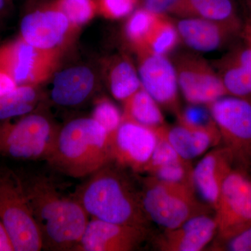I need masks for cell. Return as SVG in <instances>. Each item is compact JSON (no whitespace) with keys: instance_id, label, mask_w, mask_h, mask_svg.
<instances>
[{"instance_id":"f546056e","label":"cell","mask_w":251,"mask_h":251,"mask_svg":"<svg viewBox=\"0 0 251 251\" xmlns=\"http://www.w3.org/2000/svg\"><path fill=\"white\" fill-rule=\"evenodd\" d=\"M92 117L100 124L110 135L122 123L123 114L111 100L102 98L99 99L95 103Z\"/></svg>"},{"instance_id":"7a4b0ae2","label":"cell","mask_w":251,"mask_h":251,"mask_svg":"<svg viewBox=\"0 0 251 251\" xmlns=\"http://www.w3.org/2000/svg\"><path fill=\"white\" fill-rule=\"evenodd\" d=\"M122 171L111 162L90 175L72 196L92 219L148 227L140 191Z\"/></svg>"},{"instance_id":"d6a6232c","label":"cell","mask_w":251,"mask_h":251,"mask_svg":"<svg viewBox=\"0 0 251 251\" xmlns=\"http://www.w3.org/2000/svg\"><path fill=\"white\" fill-rule=\"evenodd\" d=\"M178 0H140L143 9L158 14L169 13Z\"/></svg>"},{"instance_id":"5b68a950","label":"cell","mask_w":251,"mask_h":251,"mask_svg":"<svg viewBox=\"0 0 251 251\" xmlns=\"http://www.w3.org/2000/svg\"><path fill=\"white\" fill-rule=\"evenodd\" d=\"M0 221L6 229L14 251L43 249L38 228L19 173L0 168Z\"/></svg>"},{"instance_id":"83f0119b","label":"cell","mask_w":251,"mask_h":251,"mask_svg":"<svg viewBox=\"0 0 251 251\" xmlns=\"http://www.w3.org/2000/svg\"><path fill=\"white\" fill-rule=\"evenodd\" d=\"M193 173L191 161L182 159L166 166L158 167L148 175L162 181L184 184L194 188Z\"/></svg>"},{"instance_id":"8fae6325","label":"cell","mask_w":251,"mask_h":251,"mask_svg":"<svg viewBox=\"0 0 251 251\" xmlns=\"http://www.w3.org/2000/svg\"><path fill=\"white\" fill-rule=\"evenodd\" d=\"M157 140L154 128L123 118L118 128L109 135L111 162L134 173H144Z\"/></svg>"},{"instance_id":"d590c367","label":"cell","mask_w":251,"mask_h":251,"mask_svg":"<svg viewBox=\"0 0 251 251\" xmlns=\"http://www.w3.org/2000/svg\"><path fill=\"white\" fill-rule=\"evenodd\" d=\"M10 0H0V19L4 18L9 13Z\"/></svg>"},{"instance_id":"9c48e42d","label":"cell","mask_w":251,"mask_h":251,"mask_svg":"<svg viewBox=\"0 0 251 251\" xmlns=\"http://www.w3.org/2000/svg\"><path fill=\"white\" fill-rule=\"evenodd\" d=\"M61 54L36 49L21 38L0 47V69L18 85L39 86L54 74Z\"/></svg>"},{"instance_id":"9a60e30c","label":"cell","mask_w":251,"mask_h":251,"mask_svg":"<svg viewBox=\"0 0 251 251\" xmlns=\"http://www.w3.org/2000/svg\"><path fill=\"white\" fill-rule=\"evenodd\" d=\"M175 25L180 40L200 52L221 49L242 35L244 27L242 23H220L197 18H182Z\"/></svg>"},{"instance_id":"e0dca14e","label":"cell","mask_w":251,"mask_h":251,"mask_svg":"<svg viewBox=\"0 0 251 251\" xmlns=\"http://www.w3.org/2000/svg\"><path fill=\"white\" fill-rule=\"evenodd\" d=\"M234 168L232 157L224 147L213 149L193 168L195 190L214 210L225 179Z\"/></svg>"},{"instance_id":"836d02e7","label":"cell","mask_w":251,"mask_h":251,"mask_svg":"<svg viewBox=\"0 0 251 251\" xmlns=\"http://www.w3.org/2000/svg\"><path fill=\"white\" fill-rule=\"evenodd\" d=\"M18 86L7 72L0 69V98L13 92Z\"/></svg>"},{"instance_id":"74e56055","label":"cell","mask_w":251,"mask_h":251,"mask_svg":"<svg viewBox=\"0 0 251 251\" xmlns=\"http://www.w3.org/2000/svg\"><path fill=\"white\" fill-rule=\"evenodd\" d=\"M242 37L244 41H247L248 44L251 46V31L247 28L243 27Z\"/></svg>"},{"instance_id":"d4e9b609","label":"cell","mask_w":251,"mask_h":251,"mask_svg":"<svg viewBox=\"0 0 251 251\" xmlns=\"http://www.w3.org/2000/svg\"><path fill=\"white\" fill-rule=\"evenodd\" d=\"M148 10H137L130 15L126 24L125 32L127 39L135 50L144 49L149 36L162 16Z\"/></svg>"},{"instance_id":"1f68e13d","label":"cell","mask_w":251,"mask_h":251,"mask_svg":"<svg viewBox=\"0 0 251 251\" xmlns=\"http://www.w3.org/2000/svg\"><path fill=\"white\" fill-rule=\"evenodd\" d=\"M211 251H251V225L223 240H215Z\"/></svg>"},{"instance_id":"ac0fdd59","label":"cell","mask_w":251,"mask_h":251,"mask_svg":"<svg viewBox=\"0 0 251 251\" xmlns=\"http://www.w3.org/2000/svg\"><path fill=\"white\" fill-rule=\"evenodd\" d=\"M94 72L85 66L63 69L54 75L50 99L59 106L75 107L85 102L95 90Z\"/></svg>"},{"instance_id":"8d00e7d4","label":"cell","mask_w":251,"mask_h":251,"mask_svg":"<svg viewBox=\"0 0 251 251\" xmlns=\"http://www.w3.org/2000/svg\"><path fill=\"white\" fill-rule=\"evenodd\" d=\"M246 7L247 11V21L244 27L251 31V0H246Z\"/></svg>"},{"instance_id":"8992f818","label":"cell","mask_w":251,"mask_h":251,"mask_svg":"<svg viewBox=\"0 0 251 251\" xmlns=\"http://www.w3.org/2000/svg\"><path fill=\"white\" fill-rule=\"evenodd\" d=\"M0 122V155L16 160H46L57 128L46 114L36 110L19 120Z\"/></svg>"},{"instance_id":"5bb4252c","label":"cell","mask_w":251,"mask_h":251,"mask_svg":"<svg viewBox=\"0 0 251 251\" xmlns=\"http://www.w3.org/2000/svg\"><path fill=\"white\" fill-rule=\"evenodd\" d=\"M148 227L89 220L75 251H130L148 239Z\"/></svg>"},{"instance_id":"f1b7e54d","label":"cell","mask_w":251,"mask_h":251,"mask_svg":"<svg viewBox=\"0 0 251 251\" xmlns=\"http://www.w3.org/2000/svg\"><path fill=\"white\" fill-rule=\"evenodd\" d=\"M204 105L191 104L177 115L178 123L200 129L218 128L209 108Z\"/></svg>"},{"instance_id":"603a6c76","label":"cell","mask_w":251,"mask_h":251,"mask_svg":"<svg viewBox=\"0 0 251 251\" xmlns=\"http://www.w3.org/2000/svg\"><path fill=\"white\" fill-rule=\"evenodd\" d=\"M41 98L38 86L18 85L11 93L0 98V122L34 112Z\"/></svg>"},{"instance_id":"44dd1931","label":"cell","mask_w":251,"mask_h":251,"mask_svg":"<svg viewBox=\"0 0 251 251\" xmlns=\"http://www.w3.org/2000/svg\"><path fill=\"white\" fill-rule=\"evenodd\" d=\"M169 13L220 23H242L232 0H178Z\"/></svg>"},{"instance_id":"4fadbf2b","label":"cell","mask_w":251,"mask_h":251,"mask_svg":"<svg viewBox=\"0 0 251 251\" xmlns=\"http://www.w3.org/2000/svg\"><path fill=\"white\" fill-rule=\"evenodd\" d=\"M137 52L142 87L159 105L177 115L181 110L175 64L166 55L152 53L145 50Z\"/></svg>"},{"instance_id":"7402d4cb","label":"cell","mask_w":251,"mask_h":251,"mask_svg":"<svg viewBox=\"0 0 251 251\" xmlns=\"http://www.w3.org/2000/svg\"><path fill=\"white\" fill-rule=\"evenodd\" d=\"M123 103V118L154 129L165 125L159 104L143 87Z\"/></svg>"},{"instance_id":"277c9868","label":"cell","mask_w":251,"mask_h":251,"mask_svg":"<svg viewBox=\"0 0 251 251\" xmlns=\"http://www.w3.org/2000/svg\"><path fill=\"white\" fill-rule=\"evenodd\" d=\"M140 193L149 221L165 229L175 228L195 216L211 214L212 209L198 198L194 188L151 175L142 179Z\"/></svg>"},{"instance_id":"30bf717a","label":"cell","mask_w":251,"mask_h":251,"mask_svg":"<svg viewBox=\"0 0 251 251\" xmlns=\"http://www.w3.org/2000/svg\"><path fill=\"white\" fill-rule=\"evenodd\" d=\"M77 29L65 15L50 4L23 16L20 38L36 49L62 54Z\"/></svg>"},{"instance_id":"4316f807","label":"cell","mask_w":251,"mask_h":251,"mask_svg":"<svg viewBox=\"0 0 251 251\" xmlns=\"http://www.w3.org/2000/svg\"><path fill=\"white\" fill-rule=\"evenodd\" d=\"M50 4L77 29L90 22L98 13L97 0H54Z\"/></svg>"},{"instance_id":"d6986e66","label":"cell","mask_w":251,"mask_h":251,"mask_svg":"<svg viewBox=\"0 0 251 251\" xmlns=\"http://www.w3.org/2000/svg\"><path fill=\"white\" fill-rule=\"evenodd\" d=\"M243 41L219 61L217 74L227 95L251 97V46Z\"/></svg>"},{"instance_id":"2e32d148","label":"cell","mask_w":251,"mask_h":251,"mask_svg":"<svg viewBox=\"0 0 251 251\" xmlns=\"http://www.w3.org/2000/svg\"><path fill=\"white\" fill-rule=\"evenodd\" d=\"M216 233L214 216L202 214L175 228L165 229L155 239L154 245L162 251H201L210 244Z\"/></svg>"},{"instance_id":"3957f363","label":"cell","mask_w":251,"mask_h":251,"mask_svg":"<svg viewBox=\"0 0 251 251\" xmlns=\"http://www.w3.org/2000/svg\"><path fill=\"white\" fill-rule=\"evenodd\" d=\"M46 161L74 178L90 176L111 163L109 133L91 117H80L59 128Z\"/></svg>"},{"instance_id":"6da1fadb","label":"cell","mask_w":251,"mask_h":251,"mask_svg":"<svg viewBox=\"0 0 251 251\" xmlns=\"http://www.w3.org/2000/svg\"><path fill=\"white\" fill-rule=\"evenodd\" d=\"M42 239L43 249L75 251L89 216L72 196L67 197L55 181L40 173L20 174Z\"/></svg>"},{"instance_id":"ffe728a7","label":"cell","mask_w":251,"mask_h":251,"mask_svg":"<svg viewBox=\"0 0 251 251\" xmlns=\"http://www.w3.org/2000/svg\"><path fill=\"white\" fill-rule=\"evenodd\" d=\"M161 130L176 152L187 161H192L221 143L218 128L200 129L178 123L173 126L163 125Z\"/></svg>"},{"instance_id":"4dcf8cb0","label":"cell","mask_w":251,"mask_h":251,"mask_svg":"<svg viewBox=\"0 0 251 251\" xmlns=\"http://www.w3.org/2000/svg\"><path fill=\"white\" fill-rule=\"evenodd\" d=\"M140 0H97L98 13L110 19H120L131 14Z\"/></svg>"},{"instance_id":"484cf974","label":"cell","mask_w":251,"mask_h":251,"mask_svg":"<svg viewBox=\"0 0 251 251\" xmlns=\"http://www.w3.org/2000/svg\"><path fill=\"white\" fill-rule=\"evenodd\" d=\"M179 40L176 25L163 15L151 31L145 47L140 50H145L152 53L166 55L176 48Z\"/></svg>"},{"instance_id":"52a82bcc","label":"cell","mask_w":251,"mask_h":251,"mask_svg":"<svg viewBox=\"0 0 251 251\" xmlns=\"http://www.w3.org/2000/svg\"><path fill=\"white\" fill-rule=\"evenodd\" d=\"M234 168L251 169V97L226 95L206 105Z\"/></svg>"},{"instance_id":"e575fe53","label":"cell","mask_w":251,"mask_h":251,"mask_svg":"<svg viewBox=\"0 0 251 251\" xmlns=\"http://www.w3.org/2000/svg\"><path fill=\"white\" fill-rule=\"evenodd\" d=\"M0 251H14L6 229L0 221Z\"/></svg>"},{"instance_id":"ba28073f","label":"cell","mask_w":251,"mask_h":251,"mask_svg":"<svg viewBox=\"0 0 251 251\" xmlns=\"http://www.w3.org/2000/svg\"><path fill=\"white\" fill-rule=\"evenodd\" d=\"M215 240L227 239L251 225V176L234 168L225 179L214 209Z\"/></svg>"},{"instance_id":"cb8c5ba5","label":"cell","mask_w":251,"mask_h":251,"mask_svg":"<svg viewBox=\"0 0 251 251\" xmlns=\"http://www.w3.org/2000/svg\"><path fill=\"white\" fill-rule=\"evenodd\" d=\"M110 92L117 100L124 102L142 87L138 72L126 59H117L108 76Z\"/></svg>"},{"instance_id":"7c38bea8","label":"cell","mask_w":251,"mask_h":251,"mask_svg":"<svg viewBox=\"0 0 251 251\" xmlns=\"http://www.w3.org/2000/svg\"><path fill=\"white\" fill-rule=\"evenodd\" d=\"M174 64L179 90L190 104L208 105L227 95L217 72L201 57L181 54Z\"/></svg>"}]
</instances>
